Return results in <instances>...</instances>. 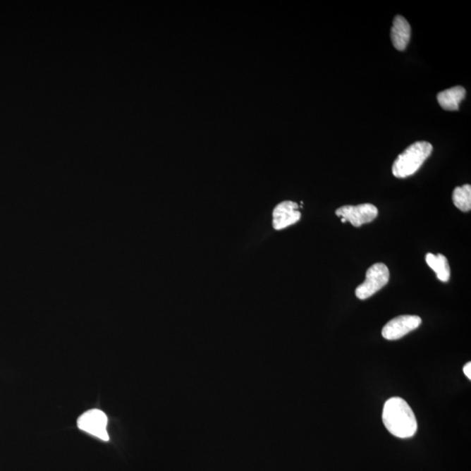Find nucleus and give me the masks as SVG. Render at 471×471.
<instances>
[{"label":"nucleus","mask_w":471,"mask_h":471,"mask_svg":"<svg viewBox=\"0 0 471 471\" xmlns=\"http://www.w3.org/2000/svg\"><path fill=\"white\" fill-rule=\"evenodd\" d=\"M382 421L389 433L403 439L413 436L417 432V421L413 410L400 397H393L386 402Z\"/></svg>","instance_id":"obj_1"},{"label":"nucleus","mask_w":471,"mask_h":471,"mask_svg":"<svg viewBox=\"0 0 471 471\" xmlns=\"http://www.w3.org/2000/svg\"><path fill=\"white\" fill-rule=\"evenodd\" d=\"M433 152V146L428 142L413 143L399 154L393 163L392 172L397 178H406L414 175Z\"/></svg>","instance_id":"obj_2"},{"label":"nucleus","mask_w":471,"mask_h":471,"mask_svg":"<svg viewBox=\"0 0 471 471\" xmlns=\"http://www.w3.org/2000/svg\"><path fill=\"white\" fill-rule=\"evenodd\" d=\"M389 270L384 263L373 264L367 271L366 281L357 287L355 295L360 300H367L388 284Z\"/></svg>","instance_id":"obj_3"},{"label":"nucleus","mask_w":471,"mask_h":471,"mask_svg":"<svg viewBox=\"0 0 471 471\" xmlns=\"http://www.w3.org/2000/svg\"><path fill=\"white\" fill-rule=\"evenodd\" d=\"M109 418L104 412L100 410H91L85 413L77 421L78 428L90 435L102 441H109L108 433Z\"/></svg>","instance_id":"obj_4"},{"label":"nucleus","mask_w":471,"mask_h":471,"mask_svg":"<svg viewBox=\"0 0 471 471\" xmlns=\"http://www.w3.org/2000/svg\"><path fill=\"white\" fill-rule=\"evenodd\" d=\"M336 213L338 216L350 222L353 226L360 227L377 219L378 209L371 204L345 205L338 208Z\"/></svg>","instance_id":"obj_5"},{"label":"nucleus","mask_w":471,"mask_h":471,"mask_svg":"<svg viewBox=\"0 0 471 471\" xmlns=\"http://www.w3.org/2000/svg\"><path fill=\"white\" fill-rule=\"evenodd\" d=\"M422 324V319L415 315H403L390 320L382 329V337L386 340L396 341L407 336Z\"/></svg>","instance_id":"obj_6"},{"label":"nucleus","mask_w":471,"mask_h":471,"mask_svg":"<svg viewBox=\"0 0 471 471\" xmlns=\"http://www.w3.org/2000/svg\"><path fill=\"white\" fill-rule=\"evenodd\" d=\"M299 205L292 201H285L276 206L274 211V227L275 230H283L296 224L301 218Z\"/></svg>","instance_id":"obj_7"},{"label":"nucleus","mask_w":471,"mask_h":471,"mask_svg":"<svg viewBox=\"0 0 471 471\" xmlns=\"http://www.w3.org/2000/svg\"><path fill=\"white\" fill-rule=\"evenodd\" d=\"M411 37V27L406 18L397 16L391 28V39L393 47L398 51L407 49Z\"/></svg>","instance_id":"obj_8"},{"label":"nucleus","mask_w":471,"mask_h":471,"mask_svg":"<svg viewBox=\"0 0 471 471\" xmlns=\"http://www.w3.org/2000/svg\"><path fill=\"white\" fill-rule=\"evenodd\" d=\"M465 87L456 86L440 92L437 94V101L444 110L448 111H458L460 103L465 98Z\"/></svg>","instance_id":"obj_9"},{"label":"nucleus","mask_w":471,"mask_h":471,"mask_svg":"<svg viewBox=\"0 0 471 471\" xmlns=\"http://www.w3.org/2000/svg\"><path fill=\"white\" fill-rule=\"evenodd\" d=\"M426 262L432 269L436 272L437 279L441 282H448L451 278V268L448 259L443 254L434 255L428 253L426 255Z\"/></svg>","instance_id":"obj_10"},{"label":"nucleus","mask_w":471,"mask_h":471,"mask_svg":"<svg viewBox=\"0 0 471 471\" xmlns=\"http://www.w3.org/2000/svg\"><path fill=\"white\" fill-rule=\"evenodd\" d=\"M455 207L463 212H468L471 209V186L465 185L456 187L452 196Z\"/></svg>","instance_id":"obj_11"},{"label":"nucleus","mask_w":471,"mask_h":471,"mask_svg":"<svg viewBox=\"0 0 471 471\" xmlns=\"http://www.w3.org/2000/svg\"><path fill=\"white\" fill-rule=\"evenodd\" d=\"M463 373L468 377L469 380H471V363H467L465 367H463Z\"/></svg>","instance_id":"obj_12"}]
</instances>
